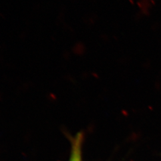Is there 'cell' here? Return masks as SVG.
<instances>
[{
  "label": "cell",
  "instance_id": "6da1fadb",
  "mask_svg": "<svg viewBox=\"0 0 161 161\" xmlns=\"http://www.w3.org/2000/svg\"><path fill=\"white\" fill-rule=\"evenodd\" d=\"M84 135L82 132L78 133L72 139L71 152L69 161H82V146Z\"/></svg>",
  "mask_w": 161,
  "mask_h": 161
}]
</instances>
